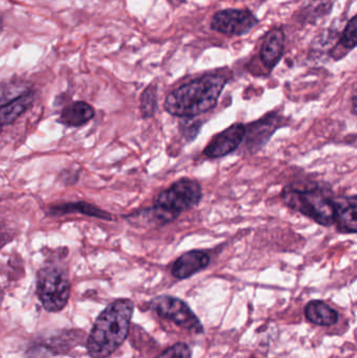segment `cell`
<instances>
[{"instance_id":"6da1fadb","label":"cell","mask_w":357,"mask_h":358,"mask_svg":"<svg viewBox=\"0 0 357 358\" xmlns=\"http://www.w3.org/2000/svg\"><path fill=\"white\" fill-rule=\"evenodd\" d=\"M228 83V78L209 73L184 84L168 94L166 110L173 117L192 119L215 108Z\"/></svg>"},{"instance_id":"7a4b0ae2","label":"cell","mask_w":357,"mask_h":358,"mask_svg":"<svg viewBox=\"0 0 357 358\" xmlns=\"http://www.w3.org/2000/svg\"><path fill=\"white\" fill-rule=\"evenodd\" d=\"M134 303L129 299H119L109 304L94 322L86 343L92 358H107L122 346L128 334L133 315Z\"/></svg>"},{"instance_id":"3957f363","label":"cell","mask_w":357,"mask_h":358,"mask_svg":"<svg viewBox=\"0 0 357 358\" xmlns=\"http://www.w3.org/2000/svg\"><path fill=\"white\" fill-rule=\"evenodd\" d=\"M285 206L323 227L335 222V198L330 187L316 182L291 183L281 194Z\"/></svg>"},{"instance_id":"277c9868","label":"cell","mask_w":357,"mask_h":358,"mask_svg":"<svg viewBox=\"0 0 357 358\" xmlns=\"http://www.w3.org/2000/svg\"><path fill=\"white\" fill-rule=\"evenodd\" d=\"M201 198L203 189L198 181L180 178L154 198L152 208L146 210V215L155 224L165 225L198 206Z\"/></svg>"},{"instance_id":"5b68a950","label":"cell","mask_w":357,"mask_h":358,"mask_svg":"<svg viewBox=\"0 0 357 358\" xmlns=\"http://www.w3.org/2000/svg\"><path fill=\"white\" fill-rule=\"evenodd\" d=\"M37 296L45 310L50 313L62 310L71 296L67 271L54 264L42 267L37 275Z\"/></svg>"},{"instance_id":"8992f818","label":"cell","mask_w":357,"mask_h":358,"mask_svg":"<svg viewBox=\"0 0 357 358\" xmlns=\"http://www.w3.org/2000/svg\"><path fill=\"white\" fill-rule=\"evenodd\" d=\"M149 306L159 317L173 322L180 327L197 334L203 332V327L198 317L189 305L180 299L171 296H159L152 299Z\"/></svg>"},{"instance_id":"52a82bcc","label":"cell","mask_w":357,"mask_h":358,"mask_svg":"<svg viewBox=\"0 0 357 358\" xmlns=\"http://www.w3.org/2000/svg\"><path fill=\"white\" fill-rule=\"evenodd\" d=\"M16 86L0 84V132L3 126L14 123L35 101L31 90L15 92Z\"/></svg>"},{"instance_id":"ba28073f","label":"cell","mask_w":357,"mask_h":358,"mask_svg":"<svg viewBox=\"0 0 357 358\" xmlns=\"http://www.w3.org/2000/svg\"><path fill=\"white\" fill-rule=\"evenodd\" d=\"M258 19L249 10L228 8L214 15L211 21L213 31L228 36H242L249 34L256 25Z\"/></svg>"},{"instance_id":"9c48e42d","label":"cell","mask_w":357,"mask_h":358,"mask_svg":"<svg viewBox=\"0 0 357 358\" xmlns=\"http://www.w3.org/2000/svg\"><path fill=\"white\" fill-rule=\"evenodd\" d=\"M245 138V125L242 123L233 124L220 134H216L203 150L207 159H220L234 152L239 148Z\"/></svg>"},{"instance_id":"30bf717a","label":"cell","mask_w":357,"mask_h":358,"mask_svg":"<svg viewBox=\"0 0 357 358\" xmlns=\"http://www.w3.org/2000/svg\"><path fill=\"white\" fill-rule=\"evenodd\" d=\"M281 119L277 113H270L266 117L245 126V146L251 153L261 150L272 138L279 126Z\"/></svg>"},{"instance_id":"8fae6325","label":"cell","mask_w":357,"mask_h":358,"mask_svg":"<svg viewBox=\"0 0 357 358\" xmlns=\"http://www.w3.org/2000/svg\"><path fill=\"white\" fill-rule=\"evenodd\" d=\"M211 257L205 250H193L176 259L171 273L178 280L188 279L209 266Z\"/></svg>"},{"instance_id":"7c38bea8","label":"cell","mask_w":357,"mask_h":358,"mask_svg":"<svg viewBox=\"0 0 357 358\" xmlns=\"http://www.w3.org/2000/svg\"><path fill=\"white\" fill-rule=\"evenodd\" d=\"M342 234L357 231V197L356 195L335 198V222Z\"/></svg>"},{"instance_id":"4fadbf2b","label":"cell","mask_w":357,"mask_h":358,"mask_svg":"<svg viewBox=\"0 0 357 358\" xmlns=\"http://www.w3.org/2000/svg\"><path fill=\"white\" fill-rule=\"evenodd\" d=\"M284 43L285 35L282 29L276 27L266 34L260 57L262 62L268 69H274L280 62L284 52Z\"/></svg>"},{"instance_id":"5bb4252c","label":"cell","mask_w":357,"mask_h":358,"mask_svg":"<svg viewBox=\"0 0 357 358\" xmlns=\"http://www.w3.org/2000/svg\"><path fill=\"white\" fill-rule=\"evenodd\" d=\"M94 117V109L85 102L71 103L61 113L59 123L66 127L78 128L92 121Z\"/></svg>"},{"instance_id":"9a60e30c","label":"cell","mask_w":357,"mask_h":358,"mask_svg":"<svg viewBox=\"0 0 357 358\" xmlns=\"http://www.w3.org/2000/svg\"><path fill=\"white\" fill-rule=\"evenodd\" d=\"M73 213H80V214L86 215V216L104 219V220H112V216L108 212L101 210L98 206L88 203V202H68V203L52 206L50 208V214L52 216H63V215L73 214Z\"/></svg>"},{"instance_id":"2e32d148","label":"cell","mask_w":357,"mask_h":358,"mask_svg":"<svg viewBox=\"0 0 357 358\" xmlns=\"http://www.w3.org/2000/svg\"><path fill=\"white\" fill-rule=\"evenodd\" d=\"M305 317L314 325L333 326L339 321V313L323 301H312L305 307Z\"/></svg>"},{"instance_id":"e0dca14e","label":"cell","mask_w":357,"mask_h":358,"mask_svg":"<svg viewBox=\"0 0 357 358\" xmlns=\"http://www.w3.org/2000/svg\"><path fill=\"white\" fill-rule=\"evenodd\" d=\"M356 29H357V17L354 16L351 20L348 22L339 44L333 48L331 52V57L335 60L343 59L348 52L354 50L356 46Z\"/></svg>"},{"instance_id":"ac0fdd59","label":"cell","mask_w":357,"mask_h":358,"mask_svg":"<svg viewBox=\"0 0 357 358\" xmlns=\"http://www.w3.org/2000/svg\"><path fill=\"white\" fill-rule=\"evenodd\" d=\"M157 108V87L150 85L143 92L140 98V113L144 119H150L154 115Z\"/></svg>"},{"instance_id":"d6986e66","label":"cell","mask_w":357,"mask_h":358,"mask_svg":"<svg viewBox=\"0 0 357 358\" xmlns=\"http://www.w3.org/2000/svg\"><path fill=\"white\" fill-rule=\"evenodd\" d=\"M203 127V122L197 121L195 117L184 119L180 123V134L187 141H193L196 138Z\"/></svg>"},{"instance_id":"ffe728a7","label":"cell","mask_w":357,"mask_h":358,"mask_svg":"<svg viewBox=\"0 0 357 358\" xmlns=\"http://www.w3.org/2000/svg\"><path fill=\"white\" fill-rule=\"evenodd\" d=\"M191 350L188 345L184 343H177L174 346L166 349L161 355L156 358H191Z\"/></svg>"},{"instance_id":"44dd1931","label":"cell","mask_w":357,"mask_h":358,"mask_svg":"<svg viewBox=\"0 0 357 358\" xmlns=\"http://www.w3.org/2000/svg\"><path fill=\"white\" fill-rule=\"evenodd\" d=\"M308 2V8H312L316 13H325V10H330L333 0H305Z\"/></svg>"},{"instance_id":"7402d4cb","label":"cell","mask_w":357,"mask_h":358,"mask_svg":"<svg viewBox=\"0 0 357 358\" xmlns=\"http://www.w3.org/2000/svg\"><path fill=\"white\" fill-rule=\"evenodd\" d=\"M0 27H1V20H0Z\"/></svg>"}]
</instances>
